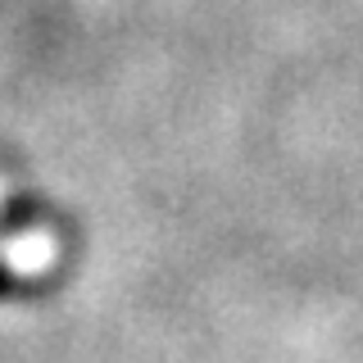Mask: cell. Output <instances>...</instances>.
I'll return each mask as SVG.
<instances>
[{
  "label": "cell",
  "instance_id": "6da1fadb",
  "mask_svg": "<svg viewBox=\"0 0 363 363\" xmlns=\"http://www.w3.org/2000/svg\"><path fill=\"white\" fill-rule=\"evenodd\" d=\"M50 255H55V241L45 232H23L9 241V268L14 272H37L50 264Z\"/></svg>",
  "mask_w": 363,
  "mask_h": 363
}]
</instances>
